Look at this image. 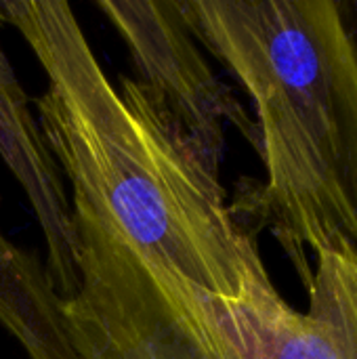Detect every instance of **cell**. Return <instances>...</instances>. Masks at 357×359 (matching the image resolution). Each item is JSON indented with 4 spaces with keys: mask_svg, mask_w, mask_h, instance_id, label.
<instances>
[{
    "mask_svg": "<svg viewBox=\"0 0 357 359\" xmlns=\"http://www.w3.org/2000/svg\"><path fill=\"white\" fill-rule=\"evenodd\" d=\"M38 59L44 141L69 183L78 359H242L250 307L278 290L221 170L133 76L112 80L74 6L2 0Z\"/></svg>",
    "mask_w": 357,
    "mask_h": 359,
    "instance_id": "cell-1",
    "label": "cell"
},
{
    "mask_svg": "<svg viewBox=\"0 0 357 359\" xmlns=\"http://www.w3.org/2000/svg\"><path fill=\"white\" fill-rule=\"evenodd\" d=\"M255 105L265 179L231 202L309 288L316 255L357 250V40L345 0H181Z\"/></svg>",
    "mask_w": 357,
    "mask_h": 359,
    "instance_id": "cell-2",
    "label": "cell"
},
{
    "mask_svg": "<svg viewBox=\"0 0 357 359\" xmlns=\"http://www.w3.org/2000/svg\"><path fill=\"white\" fill-rule=\"evenodd\" d=\"M95 4L124 42L133 80L213 168L221 170L227 126L259 151L257 122L210 67L181 0H97Z\"/></svg>",
    "mask_w": 357,
    "mask_h": 359,
    "instance_id": "cell-3",
    "label": "cell"
},
{
    "mask_svg": "<svg viewBox=\"0 0 357 359\" xmlns=\"http://www.w3.org/2000/svg\"><path fill=\"white\" fill-rule=\"evenodd\" d=\"M2 23V13H0ZM0 158L23 189L46 246V273L59 301L78 290L69 196L25 95L0 44Z\"/></svg>",
    "mask_w": 357,
    "mask_h": 359,
    "instance_id": "cell-4",
    "label": "cell"
},
{
    "mask_svg": "<svg viewBox=\"0 0 357 359\" xmlns=\"http://www.w3.org/2000/svg\"><path fill=\"white\" fill-rule=\"evenodd\" d=\"M0 326L27 359H78L44 263L0 227Z\"/></svg>",
    "mask_w": 357,
    "mask_h": 359,
    "instance_id": "cell-5",
    "label": "cell"
},
{
    "mask_svg": "<svg viewBox=\"0 0 357 359\" xmlns=\"http://www.w3.org/2000/svg\"><path fill=\"white\" fill-rule=\"evenodd\" d=\"M345 8H347V17H349V23L357 40V0H345Z\"/></svg>",
    "mask_w": 357,
    "mask_h": 359,
    "instance_id": "cell-6",
    "label": "cell"
}]
</instances>
